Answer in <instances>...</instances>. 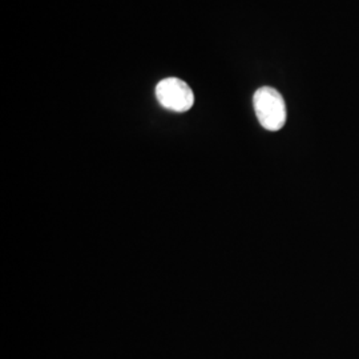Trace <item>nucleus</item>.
<instances>
[{"instance_id": "nucleus-1", "label": "nucleus", "mask_w": 359, "mask_h": 359, "mask_svg": "<svg viewBox=\"0 0 359 359\" xmlns=\"http://www.w3.org/2000/svg\"><path fill=\"white\" fill-rule=\"evenodd\" d=\"M258 123L271 132L283 128L286 123V105L283 95L271 87H261L253 96Z\"/></svg>"}, {"instance_id": "nucleus-2", "label": "nucleus", "mask_w": 359, "mask_h": 359, "mask_svg": "<svg viewBox=\"0 0 359 359\" xmlns=\"http://www.w3.org/2000/svg\"><path fill=\"white\" fill-rule=\"evenodd\" d=\"M156 97L164 108L179 114L189 111L194 104L192 88L177 77L161 80L156 87Z\"/></svg>"}]
</instances>
